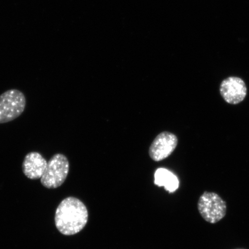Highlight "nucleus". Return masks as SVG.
Instances as JSON below:
<instances>
[{"label": "nucleus", "instance_id": "obj_1", "mask_svg": "<svg viewBox=\"0 0 249 249\" xmlns=\"http://www.w3.org/2000/svg\"><path fill=\"white\" fill-rule=\"evenodd\" d=\"M89 219L88 210L79 199L70 197L59 204L55 214V224L62 234H76L85 228Z\"/></svg>", "mask_w": 249, "mask_h": 249}, {"label": "nucleus", "instance_id": "obj_6", "mask_svg": "<svg viewBox=\"0 0 249 249\" xmlns=\"http://www.w3.org/2000/svg\"><path fill=\"white\" fill-rule=\"evenodd\" d=\"M219 91L221 96L227 104L238 105L246 98L248 93L247 86L240 77L230 76L220 83Z\"/></svg>", "mask_w": 249, "mask_h": 249}, {"label": "nucleus", "instance_id": "obj_7", "mask_svg": "<svg viewBox=\"0 0 249 249\" xmlns=\"http://www.w3.org/2000/svg\"><path fill=\"white\" fill-rule=\"evenodd\" d=\"M48 164L45 158L38 152H31L25 156L23 172L28 178L33 180L41 178Z\"/></svg>", "mask_w": 249, "mask_h": 249}, {"label": "nucleus", "instance_id": "obj_8", "mask_svg": "<svg viewBox=\"0 0 249 249\" xmlns=\"http://www.w3.org/2000/svg\"><path fill=\"white\" fill-rule=\"evenodd\" d=\"M155 185L164 186L165 189L170 193L175 192L178 189L179 181L175 174L163 168H160L155 173Z\"/></svg>", "mask_w": 249, "mask_h": 249}, {"label": "nucleus", "instance_id": "obj_9", "mask_svg": "<svg viewBox=\"0 0 249 249\" xmlns=\"http://www.w3.org/2000/svg\"></svg>", "mask_w": 249, "mask_h": 249}, {"label": "nucleus", "instance_id": "obj_5", "mask_svg": "<svg viewBox=\"0 0 249 249\" xmlns=\"http://www.w3.org/2000/svg\"><path fill=\"white\" fill-rule=\"evenodd\" d=\"M178 143V138L174 133L161 132L156 137L149 147V157L155 161L163 160L172 154Z\"/></svg>", "mask_w": 249, "mask_h": 249}, {"label": "nucleus", "instance_id": "obj_3", "mask_svg": "<svg viewBox=\"0 0 249 249\" xmlns=\"http://www.w3.org/2000/svg\"><path fill=\"white\" fill-rule=\"evenodd\" d=\"M198 213L208 223H217L226 215V202L214 192L205 191L198 199Z\"/></svg>", "mask_w": 249, "mask_h": 249}, {"label": "nucleus", "instance_id": "obj_4", "mask_svg": "<svg viewBox=\"0 0 249 249\" xmlns=\"http://www.w3.org/2000/svg\"><path fill=\"white\" fill-rule=\"evenodd\" d=\"M26 98L17 89H9L0 95V124H5L20 117L26 108Z\"/></svg>", "mask_w": 249, "mask_h": 249}, {"label": "nucleus", "instance_id": "obj_2", "mask_svg": "<svg viewBox=\"0 0 249 249\" xmlns=\"http://www.w3.org/2000/svg\"><path fill=\"white\" fill-rule=\"evenodd\" d=\"M69 171L70 161L66 156L56 154L48 161L40 182L46 188H57L63 184Z\"/></svg>", "mask_w": 249, "mask_h": 249}]
</instances>
